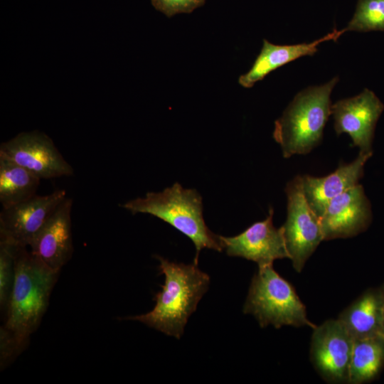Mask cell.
<instances>
[{
  "mask_svg": "<svg viewBox=\"0 0 384 384\" xmlns=\"http://www.w3.org/2000/svg\"><path fill=\"white\" fill-rule=\"evenodd\" d=\"M59 273L27 247H15L14 284L0 330L1 368L26 348L38 328Z\"/></svg>",
  "mask_w": 384,
  "mask_h": 384,
  "instance_id": "obj_1",
  "label": "cell"
},
{
  "mask_svg": "<svg viewBox=\"0 0 384 384\" xmlns=\"http://www.w3.org/2000/svg\"><path fill=\"white\" fill-rule=\"evenodd\" d=\"M165 276L162 289L155 295V306L148 313L129 317L179 339L197 305L207 292L210 277L198 264L178 263L156 256Z\"/></svg>",
  "mask_w": 384,
  "mask_h": 384,
  "instance_id": "obj_2",
  "label": "cell"
},
{
  "mask_svg": "<svg viewBox=\"0 0 384 384\" xmlns=\"http://www.w3.org/2000/svg\"><path fill=\"white\" fill-rule=\"evenodd\" d=\"M122 207L132 214L155 216L187 236L196 247V264L202 249L218 252L223 250L220 235L213 233L206 224L202 197L195 189L184 188L176 182L162 191L149 192L144 197L130 200Z\"/></svg>",
  "mask_w": 384,
  "mask_h": 384,
  "instance_id": "obj_3",
  "label": "cell"
},
{
  "mask_svg": "<svg viewBox=\"0 0 384 384\" xmlns=\"http://www.w3.org/2000/svg\"><path fill=\"white\" fill-rule=\"evenodd\" d=\"M338 81L335 77L301 91L275 121L273 138L280 145L284 158L306 154L319 144L331 115L330 96Z\"/></svg>",
  "mask_w": 384,
  "mask_h": 384,
  "instance_id": "obj_4",
  "label": "cell"
},
{
  "mask_svg": "<svg viewBox=\"0 0 384 384\" xmlns=\"http://www.w3.org/2000/svg\"><path fill=\"white\" fill-rule=\"evenodd\" d=\"M243 312L252 314L262 328L272 325L300 327L316 326L307 318L306 306L293 286L277 272L272 265L258 267L244 304Z\"/></svg>",
  "mask_w": 384,
  "mask_h": 384,
  "instance_id": "obj_5",
  "label": "cell"
},
{
  "mask_svg": "<svg viewBox=\"0 0 384 384\" xmlns=\"http://www.w3.org/2000/svg\"><path fill=\"white\" fill-rule=\"evenodd\" d=\"M285 192L287 216L282 229L293 267L297 272H301L324 238L319 218L305 198L302 176H297L289 181Z\"/></svg>",
  "mask_w": 384,
  "mask_h": 384,
  "instance_id": "obj_6",
  "label": "cell"
},
{
  "mask_svg": "<svg viewBox=\"0 0 384 384\" xmlns=\"http://www.w3.org/2000/svg\"><path fill=\"white\" fill-rule=\"evenodd\" d=\"M354 338L338 319H329L313 329L311 363L329 383H348Z\"/></svg>",
  "mask_w": 384,
  "mask_h": 384,
  "instance_id": "obj_7",
  "label": "cell"
},
{
  "mask_svg": "<svg viewBox=\"0 0 384 384\" xmlns=\"http://www.w3.org/2000/svg\"><path fill=\"white\" fill-rule=\"evenodd\" d=\"M0 156L23 167L41 179L69 176L74 171L52 139L38 131L22 132L1 143Z\"/></svg>",
  "mask_w": 384,
  "mask_h": 384,
  "instance_id": "obj_8",
  "label": "cell"
},
{
  "mask_svg": "<svg viewBox=\"0 0 384 384\" xmlns=\"http://www.w3.org/2000/svg\"><path fill=\"white\" fill-rule=\"evenodd\" d=\"M66 198L63 189L32 198L0 213V240L16 246L29 247L35 236Z\"/></svg>",
  "mask_w": 384,
  "mask_h": 384,
  "instance_id": "obj_9",
  "label": "cell"
},
{
  "mask_svg": "<svg viewBox=\"0 0 384 384\" xmlns=\"http://www.w3.org/2000/svg\"><path fill=\"white\" fill-rule=\"evenodd\" d=\"M383 109L382 102L368 88L354 97L337 101L331 107L336 134L346 133L361 152H372L375 127Z\"/></svg>",
  "mask_w": 384,
  "mask_h": 384,
  "instance_id": "obj_10",
  "label": "cell"
},
{
  "mask_svg": "<svg viewBox=\"0 0 384 384\" xmlns=\"http://www.w3.org/2000/svg\"><path fill=\"white\" fill-rule=\"evenodd\" d=\"M273 214L270 208L265 220L253 223L241 233L233 237L220 235L226 254L252 260L258 267L289 258L282 227L276 228L273 225Z\"/></svg>",
  "mask_w": 384,
  "mask_h": 384,
  "instance_id": "obj_11",
  "label": "cell"
},
{
  "mask_svg": "<svg viewBox=\"0 0 384 384\" xmlns=\"http://www.w3.org/2000/svg\"><path fill=\"white\" fill-rule=\"evenodd\" d=\"M371 217L369 201L358 183L334 198L319 218L324 240L356 236L368 227Z\"/></svg>",
  "mask_w": 384,
  "mask_h": 384,
  "instance_id": "obj_12",
  "label": "cell"
},
{
  "mask_svg": "<svg viewBox=\"0 0 384 384\" xmlns=\"http://www.w3.org/2000/svg\"><path fill=\"white\" fill-rule=\"evenodd\" d=\"M72 206L73 200L66 197L29 245L33 254L55 271L60 272L73 255Z\"/></svg>",
  "mask_w": 384,
  "mask_h": 384,
  "instance_id": "obj_13",
  "label": "cell"
},
{
  "mask_svg": "<svg viewBox=\"0 0 384 384\" xmlns=\"http://www.w3.org/2000/svg\"><path fill=\"white\" fill-rule=\"evenodd\" d=\"M372 154L360 151L353 161L340 164L334 172L324 177L302 176L305 198L319 218L334 198L358 184L363 175L365 164Z\"/></svg>",
  "mask_w": 384,
  "mask_h": 384,
  "instance_id": "obj_14",
  "label": "cell"
},
{
  "mask_svg": "<svg viewBox=\"0 0 384 384\" xmlns=\"http://www.w3.org/2000/svg\"><path fill=\"white\" fill-rule=\"evenodd\" d=\"M345 29H334L331 32L309 43H304L295 45H274L267 40H263L260 53L252 66L246 73L240 76L239 84L245 87H252L255 82L262 80L270 72L293 61L300 57L312 55L317 51L321 43L337 40Z\"/></svg>",
  "mask_w": 384,
  "mask_h": 384,
  "instance_id": "obj_15",
  "label": "cell"
},
{
  "mask_svg": "<svg viewBox=\"0 0 384 384\" xmlns=\"http://www.w3.org/2000/svg\"><path fill=\"white\" fill-rule=\"evenodd\" d=\"M338 319L354 339L383 334L381 288L366 291L347 306Z\"/></svg>",
  "mask_w": 384,
  "mask_h": 384,
  "instance_id": "obj_16",
  "label": "cell"
},
{
  "mask_svg": "<svg viewBox=\"0 0 384 384\" xmlns=\"http://www.w3.org/2000/svg\"><path fill=\"white\" fill-rule=\"evenodd\" d=\"M384 366V336L354 339L348 383L362 384L374 380Z\"/></svg>",
  "mask_w": 384,
  "mask_h": 384,
  "instance_id": "obj_17",
  "label": "cell"
},
{
  "mask_svg": "<svg viewBox=\"0 0 384 384\" xmlns=\"http://www.w3.org/2000/svg\"><path fill=\"white\" fill-rule=\"evenodd\" d=\"M41 180L23 167L0 156V203L2 208L36 196Z\"/></svg>",
  "mask_w": 384,
  "mask_h": 384,
  "instance_id": "obj_18",
  "label": "cell"
},
{
  "mask_svg": "<svg viewBox=\"0 0 384 384\" xmlns=\"http://www.w3.org/2000/svg\"><path fill=\"white\" fill-rule=\"evenodd\" d=\"M346 31H384V0H358Z\"/></svg>",
  "mask_w": 384,
  "mask_h": 384,
  "instance_id": "obj_19",
  "label": "cell"
},
{
  "mask_svg": "<svg viewBox=\"0 0 384 384\" xmlns=\"http://www.w3.org/2000/svg\"><path fill=\"white\" fill-rule=\"evenodd\" d=\"M16 246L0 240V306L3 315L7 308L14 284Z\"/></svg>",
  "mask_w": 384,
  "mask_h": 384,
  "instance_id": "obj_20",
  "label": "cell"
},
{
  "mask_svg": "<svg viewBox=\"0 0 384 384\" xmlns=\"http://www.w3.org/2000/svg\"><path fill=\"white\" fill-rule=\"evenodd\" d=\"M153 6L171 17L177 14H190L194 9L203 6L206 0H151Z\"/></svg>",
  "mask_w": 384,
  "mask_h": 384,
  "instance_id": "obj_21",
  "label": "cell"
},
{
  "mask_svg": "<svg viewBox=\"0 0 384 384\" xmlns=\"http://www.w3.org/2000/svg\"><path fill=\"white\" fill-rule=\"evenodd\" d=\"M382 294H383V334L384 336V285L381 287Z\"/></svg>",
  "mask_w": 384,
  "mask_h": 384,
  "instance_id": "obj_22",
  "label": "cell"
}]
</instances>
